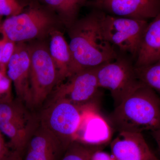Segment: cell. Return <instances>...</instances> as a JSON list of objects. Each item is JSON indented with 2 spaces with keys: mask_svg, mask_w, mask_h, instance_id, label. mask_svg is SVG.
Masks as SVG:
<instances>
[{
  "mask_svg": "<svg viewBox=\"0 0 160 160\" xmlns=\"http://www.w3.org/2000/svg\"><path fill=\"white\" fill-rule=\"evenodd\" d=\"M34 115L17 100L0 102V124L12 120L28 118Z\"/></svg>",
  "mask_w": 160,
  "mask_h": 160,
  "instance_id": "cell-17",
  "label": "cell"
},
{
  "mask_svg": "<svg viewBox=\"0 0 160 160\" xmlns=\"http://www.w3.org/2000/svg\"><path fill=\"white\" fill-rule=\"evenodd\" d=\"M160 60V13L148 23L141 41L135 67H144Z\"/></svg>",
  "mask_w": 160,
  "mask_h": 160,
  "instance_id": "cell-14",
  "label": "cell"
},
{
  "mask_svg": "<svg viewBox=\"0 0 160 160\" xmlns=\"http://www.w3.org/2000/svg\"><path fill=\"white\" fill-rule=\"evenodd\" d=\"M91 160H116L113 156L102 152V150H98L92 155Z\"/></svg>",
  "mask_w": 160,
  "mask_h": 160,
  "instance_id": "cell-24",
  "label": "cell"
},
{
  "mask_svg": "<svg viewBox=\"0 0 160 160\" xmlns=\"http://www.w3.org/2000/svg\"><path fill=\"white\" fill-rule=\"evenodd\" d=\"M2 160H22V157L19 154L11 150L9 154Z\"/></svg>",
  "mask_w": 160,
  "mask_h": 160,
  "instance_id": "cell-25",
  "label": "cell"
},
{
  "mask_svg": "<svg viewBox=\"0 0 160 160\" xmlns=\"http://www.w3.org/2000/svg\"><path fill=\"white\" fill-rule=\"evenodd\" d=\"M16 45V43L6 37L3 46L2 61L0 66V70L3 72L6 73L7 66L14 52Z\"/></svg>",
  "mask_w": 160,
  "mask_h": 160,
  "instance_id": "cell-22",
  "label": "cell"
},
{
  "mask_svg": "<svg viewBox=\"0 0 160 160\" xmlns=\"http://www.w3.org/2000/svg\"><path fill=\"white\" fill-rule=\"evenodd\" d=\"M100 23L106 39L120 53L135 61L148 22L107 14L101 10Z\"/></svg>",
  "mask_w": 160,
  "mask_h": 160,
  "instance_id": "cell-6",
  "label": "cell"
},
{
  "mask_svg": "<svg viewBox=\"0 0 160 160\" xmlns=\"http://www.w3.org/2000/svg\"><path fill=\"white\" fill-rule=\"evenodd\" d=\"M135 70L140 81L160 95V60L149 66L135 67Z\"/></svg>",
  "mask_w": 160,
  "mask_h": 160,
  "instance_id": "cell-19",
  "label": "cell"
},
{
  "mask_svg": "<svg viewBox=\"0 0 160 160\" xmlns=\"http://www.w3.org/2000/svg\"><path fill=\"white\" fill-rule=\"evenodd\" d=\"M111 136L110 127L104 118L93 109L85 110L75 140L92 146H104Z\"/></svg>",
  "mask_w": 160,
  "mask_h": 160,
  "instance_id": "cell-13",
  "label": "cell"
},
{
  "mask_svg": "<svg viewBox=\"0 0 160 160\" xmlns=\"http://www.w3.org/2000/svg\"><path fill=\"white\" fill-rule=\"evenodd\" d=\"M2 16L0 14V27H1V26H2Z\"/></svg>",
  "mask_w": 160,
  "mask_h": 160,
  "instance_id": "cell-28",
  "label": "cell"
},
{
  "mask_svg": "<svg viewBox=\"0 0 160 160\" xmlns=\"http://www.w3.org/2000/svg\"><path fill=\"white\" fill-rule=\"evenodd\" d=\"M112 156L116 160H158L142 133L120 132L111 142Z\"/></svg>",
  "mask_w": 160,
  "mask_h": 160,
  "instance_id": "cell-12",
  "label": "cell"
},
{
  "mask_svg": "<svg viewBox=\"0 0 160 160\" xmlns=\"http://www.w3.org/2000/svg\"><path fill=\"white\" fill-rule=\"evenodd\" d=\"M1 34L2 35V38H0V66H1V61H2L3 46H4V43H5V40L6 38V36L5 35H4L2 33H1Z\"/></svg>",
  "mask_w": 160,
  "mask_h": 160,
  "instance_id": "cell-27",
  "label": "cell"
},
{
  "mask_svg": "<svg viewBox=\"0 0 160 160\" xmlns=\"http://www.w3.org/2000/svg\"><path fill=\"white\" fill-rule=\"evenodd\" d=\"M12 82L7 73L0 70V102L14 100L12 95Z\"/></svg>",
  "mask_w": 160,
  "mask_h": 160,
  "instance_id": "cell-21",
  "label": "cell"
},
{
  "mask_svg": "<svg viewBox=\"0 0 160 160\" xmlns=\"http://www.w3.org/2000/svg\"><path fill=\"white\" fill-rule=\"evenodd\" d=\"M11 150L8 146V143H6L4 139L2 133L0 131V160L5 158Z\"/></svg>",
  "mask_w": 160,
  "mask_h": 160,
  "instance_id": "cell-23",
  "label": "cell"
},
{
  "mask_svg": "<svg viewBox=\"0 0 160 160\" xmlns=\"http://www.w3.org/2000/svg\"><path fill=\"white\" fill-rule=\"evenodd\" d=\"M49 35V53L57 69L59 86L69 78L72 65L71 52L69 43L61 31L55 29Z\"/></svg>",
  "mask_w": 160,
  "mask_h": 160,
  "instance_id": "cell-15",
  "label": "cell"
},
{
  "mask_svg": "<svg viewBox=\"0 0 160 160\" xmlns=\"http://www.w3.org/2000/svg\"><path fill=\"white\" fill-rule=\"evenodd\" d=\"M66 149L57 138L39 123L21 157L22 160H61Z\"/></svg>",
  "mask_w": 160,
  "mask_h": 160,
  "instance_id": "cell-11",
  "label": "cell"
},
{
  "mask_svg": "<svg viewBox=\"0 0 160 160\" xmlns=\"http://www.w3.org/2000/svg\"><path fill=\"white\" fill-rule=\"evenodd\" d=\"M24 10V7L18 0H0V14L2 16H13Z\"/></svg>",
  "mask_w": 160,
  "mask_h": 160,
  "instance_id": "cell-20",
  "label": "cell"
},
{
  "mask_svg": "<svg viewBox=\"0 0 160 160\" xmlns=\"http://www.w3.org/2000/svg\"><path fill=\"white\" fill-rule=\"evenodd\" d=\"M98 82L101 89H108L115 107L120 105L141 83L130 57L118 52L117 57L98 67Z\"/></svg>",
  "mask_w": 160,
  "mask_h": 160,
  "instance_id": "cell-7",
  "label": "cell"
},
{
  "mask_svg": "<svg viewBox=\"0 0 160 160\" xmlns=\"http://www.w3.org/2000/svg\"><path fill=\"white\" fill-rule=\"evenodd\" d=\"M93 5L107 14L142 21L160 13V0H101Z\"/></svg>",
  "mask_w": 160,
  "mask_h": 160,
  "instance_id": "cell-10",
  "label": "cell"
},
{
  "mask_svg": "<svg viewBox=\"0 0 160 160\" xmlns=\"http://www.w3.org/2000/svg\"><path fill=\"white\" fill-rule=\"evenodd\" d=\"M98 68L86 69L68 78L66 82L58 86L48 102L63 100L82 108L93 106L101 92L97 76Z\"/></svg>",
  "mask_w": 160,
  "mask_h": 160,
  "instance_id": "cell-8",
  "label": "cell"
},
{
  "mask_svg": "<svg viewBox=\"0 0 160 160\" xmlns=\"http://www.w3.org/2000/svg\"><path fill=\"white\" fill-rule=\"evenodd\" d=\"M82 110L66 100L48 102L38 115L39 123L67 148L76 139L85 111Z\"/></svg>",
  "mask_w": 160,
  "mask_h": 160,
  "instance_id": "cell-5",
  "label": "cell"
},
{
  "mask_svg": "<svg viewBox=\"0 0 160 160\" xmlns=\"http://www.w3.org/2000/svg\"><path fill=\"white\" fill-rule=\"evenodd\" d=\"M58 21L56 15L46 6L33 4L20 14L6 18L0 32L15 43L25 42L50 34L57 29Z\"/></svg>",
  "mask_w": 160,
  "mask_h": 160,
  "instance_id": "cell-3",
  "label": "cell"
},
{
  "mask_svg": "<svg viewBox=\"0 0 160 160\" xmlns=\"http://www.w3.org/2000/svg\"><path fill=\"white\" fill-rule=\"evenodd\" d=\"M96 9L67 28L72 65L69 78L80 71L98 68L114 60L118 52L106 39Z\"/></svg>",
  "mask_w": 160,
  "mask_h": 160,
  "instance_id": "cell-1",
  "label": "cell"
},
{
  "mask_svg": "<svg viewBox=\"0 0 160 160\" xmlns=\"http://www.w3.org/2000/svg\"><path fill=\"white\" fill-rule=\"evenodd\" d=\"M87 0H42L45 6L54 12L68 28L78 19L80 9Z\"/></svg>",
  "mask_w": 160,
  "mask_h": 160,
  "instance_id": "cell-16",
  "label": "cell"
},
{
  "mask_svg": "<svg viewBox=\"0 0 160 160\" xmlns=\"http://www.w3.org/2000/svg\"><path fill=\"white\" fill-rule=\"evenodd\" d=\"M30 57V86L32 111L42 106L58 85L57 69L49 46L43 42L28 45Z\"/></svg>",
  "mask_w": 160,
  "mask_h": 160,
  "instance_id": "cell-4",
  "label": "cell"
},
{
  "mask_svg": "<svg viewBox=\"0 0 160 160\" xmlns=\"http://www.w3.org/2000/svg\"><path fill=\"white\" fill-rule=\"evenodd\" d=\"M158 160H159V159H158Z\"/></svg>",
  "mask_w": 160,
  "mask_h": 160,
  "instance_id": "cell-30",
  "label": "cell"
},
{
  "mask_svg": "<svg viewBox=\"0 0 160 160\" xmlns=\"http://www.w3.org/2000/svg\"><path fill=\"white\" fill-rule=\"evenodd\" d=\"M7 76L14 86L16 99L32 111L30 86V57L29 47L25 42L16 43L7 66Z\"/></svg>",
  "mask_w": 160,
  "mask_h": 160,
  "instance_id": "cell-9",
  "label": "cell"
},
{
  "mask_svg": "<svg viewBox=\"0 0 160 160\" xmlns=\"http://www.w3.org/2000/svg\"><path fill=\"white\" fill-rule=\"evenodd\" d=\"M104 146H92L74 140L66 149L61 160H91L96 152Z\"/></svg>",
  "mask_w": 160,
  "mask_h": 160,
  "instance_id": "cell-18",
  "label": "cell"
},
{
  "mask_svg": "<svg viewBox=\"0 0 160 160\" xmlns=\"http://www.w3.org/2000/svg\"><path fill=\"white\" fill-rule=\"evenodd\" d=\"M152 134L157 144L159 154L160 157V129L157 130V131L152 132ZM159 160H160V159Z\"/></svg>",
  "mask_w": 160,
  "mask_h": 160,
  "instance_id": "cell-26",
  "label": "cell"
},
{
  "mask_svg": "<svg viewBox=\"0 0 160 160\" xmlns=\"http://www.w3.org/2000/svg\"><path fill=\"white\" fill-rule=\"evenodd\" d=\"M94 2H99V1H101V0H93Z\"/></svg>",
  "mask_w": 160,
  "mask_h": 160,
  "instance_id": "cell-29",
  "label": "cell"
},
{
  "mask_svg": "<svg viewBox=\"0 0 160 160\" xmlns=\"http://www.w3.org/2000/svg\"><path fill=\"white\" fill-rule=\"evenodd\" d=\"M115 129L120 132H152L160 129V97L141 82L110 116Z\"/></svg>",
  "mask_w": 160,
  "mask_h": 160,
  "instance_id": "cell-2",
  "label": "cell"
}]
</instances>
